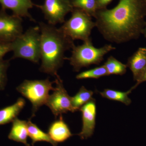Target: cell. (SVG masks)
<instances>
[{"instance_id": "cell-1", "label": "cell", "mask_w": 146, "mask_h": 146, "mask_svg": "<svg viewBox=\"0 0 146 146\" xmlns=\"http://www.w3.org/2000/svg\"><path fill=\"white\" fill-rule=\"evenodd\" d=\"M146 16V0H119L112 9L98 10L95 23L104 39L120 44L143 35Z\"/></svg>"}, {"instance_id": "cell-2", "label": "cell", "mask_w": 146, "mask_h": 146, "mask_svg": "<svg viewBox=\"0 0 146 146\" xmlns=\"http://www.w3.org/2000/svg\"><path fill=\"white\" fill-rule=\"evenodd\" d=\"M41 33V65L39 70L56 77L66 60L65 53L72 48L74 41L60 29L54 25L38 23Z\"/></svg>"}, {"instance_id": "cell-3", "label": "cell", "mask_w": 146, "mask_h": 146, "mask_svg": "<svg viewBox=\"0 0 146 146\" xmlns=\"http://www.w3.org/2000/svg\"><path fill=\"white\" fill-rule=\"evenodd\" d=\"M41 33L39 26L29 28L11 43V59L23 58L35 63L41 60Z\"/></svg>"}, {"instance_id": "cell-4", "label": "cell", "mask_w": 146, "mask_h": 146, "mask_svg": "<svg viewBox=\"0 0 146 146\" xmlns=\"http://www.w3.org/2000/svg\"><path fill=\"white\" fill-rule=\"evenodd\" d=\"M115 49L116 48L111 44H106L101 48H96L93 45L91 39L84 42L81 45H75L72 48L70 57L66 58V59L70 61L74 70L78 72L84 67L99 65L104 60L105 55Z\"/></svg>"}, {"instance_id": "cell-5", "label": "cell", "mask_w": 146, "mask_h": 146, "mask_svg": "<svg viewBox=\"0 0 146 146\" xmlns=\"http://www.w3.org/2000/svg\"><path fill=\"white\" fill-rule=\"evenodd\" d=\"M54 83V82L50 81L49 78L41 80H26L16 88V90L32 105L31 119L35 116L39 108L46 105L50 91L54 90L52 86Z\"/></svg>"}, {"instance_id": "cell-6", "label": "cell", "mask_w": 146, "mask_h": 146, "mask_svg": "<svg viewBox=\"0 0 146 146\" xmlns=\"http://www.w3.org/2000/svg\"><path fill=\"white\" fill-rule=\"evenodd\" d=\"M71 13L70 18L63 23L60 29L74 41L79 39L84 42L91 39V32L96 27L92 17L79 9L74 8Z\"/></svg>"}, {"instance_id": "cell-7", "label": "cell", "mask_w": 146, "mask_h": 146, "mask_svg": "<svg viewBox=\"0 0 146 146\" xmlns=\"http://www.w3.org/2000/svg\"><path fill=\"white\" fill-rule=\"evenodd\" d=\"M56 86L48 97L46 105L51 110L55 118L68 112H76L72 105L71 97L63 86V80L57 75L55 77Z\"/></svg>"}, {"instance_id": "cell-8", "label": "cell", "mask_w": 146, "mask_h": 146, "mask_svg": "<svg viewBox=\"0 0 146 146\" xmlns=\"http://www.w3.org/2000/svg\"><path fill=\"white\" fill-rule=\"evenodd\" d=\"M35 6L42 11L48 23L54 26L63 23L65 16L74 8L71 0H44L43 5Z\"/></svg>"}, {"instance_id": "cell-9", "label": "cell", "mask_w": 146, "mask_h": 146, "mask_svg": "<svg viewBox=\"0 0 146 146\" xmlns=\"http://www.w3.org/2000/svg\"><path fill=\"white\" fill-rule=\"evenodd\" d=\"M23 19L0 10V41L11 43L23 33Z\"/></svg>"}, {"instance_id": "cell-10", "label": "cell", "mask_w": 146, "mask_h": 146, "mask_svg": "<svg viewBox=\"0 0 146 146\" xmlns=\"http://www.w3.org/2000/svg\"><path fill=\"white\" fill-rule=\"evenodd\" d=\"M80 110L82 113V127L78 135L82 140L90 138L94 134L96 126V105L95 99L84 105Z\"/></svg>"}, {"instance_id": "cell-11", "label": "cell", "mask_w": 146, "mask_h": 146, "mask_svg": "<svg viewBox=\"0 0 146 146\" xmlns=\"http://www.w3.org/2000/svg\"><path fill=\"white\" fill-rule=\"evenodd\" d=\"M0 4L2 9H10L12 11L13 15L36 22L29 12V10L35 5L32 0H0Z\"/></svg>"}, {"instance_id": "cell-12", "label": "cell", "mask_w": 146, "mask_h": 146, "mask_svg": "<svg viewBox=\"0 0 146 146\" xmlns=\"http://www.w3.org/2000/svg\"><path fill=\"white\" fill-rule=\"evenodd\" d=\"M127 65L132 72L133 80L137 81L146 68V48H139L128 58Z\"/></svg>"}, {"instance_id": "cell-13", "label": "cell", "mask_w": 146, "mask_h": 146, "mask_svg": "<svg viewBox=\"0 0 146 146\" xmlns=\"http://www.w3.org/2000/svg\"><path fill=\"white\" fill-rule=\"evenodd\" d=\"M48 134L53 141L57 144L65 142L73 135L63 120L62 115H60L59 119L56 120L50 125Z\"/></svg>"}, {"instance_id": "cell-14", "label": "cell", "mask_w": 146, "mask_h": 146, "mask_svg": "<svg viewBox=\"0 0 146 146\" xmlns=\"http://www.w3.org/2000/svg\"><path fill=\"white\" fill-rule=\"evenodd\" d=\"M12 126L8 137L9 139L30 146L28 143V135L27 121L16 118L12 122Z\"/></svg>"}, {"instance_id": "cell-15", "label": "cell", "mask_w": 146, "mask_h": 146, "mask_svg": "<svg viewBox=\"0 0 146 146\" xmlns=\"http://www.w3.org/2000/svg\"><path fill=\"white\" fill-rule=\"evenodd\" d=\"M25 104V100L19 98L13 104L0 110V125L12 122L17 118Z\"/></svg>"}, {"instance_id": "cell-16", "label": "cell", "mask_w": 146, "mask_h": 146, "mask_svg": "<svg viewBox=\"0 0 146 146\" xmlns=\"http://www.w3.org/2000/svg\"><path fill=\"white\" fill-rule=\"evenodd\" d=\"M28 135L31 140V145L38 142H46L50 143L52 146H57L58 144L53 141L48 133L43 131L35 124L32 122L30 119L27 121Z\"/></svg>"}, {"instance_id": "cell-17", "label": "cell", "mask_w": 146, "mask_h": 146, "mask_svg": "<svg viewBox=\"0 0 146 146\" xmlns=\"http://www.w3.org/2000/svg\"><path fill=\"white\" fill-rule=\"evenodd\" d=\"M133 89L132 87L126 92H122L112 89H105L102 92H100V94L103 98L121 102L126 106H128L131 102V100L129 98L128 95Z\"/></svg>"}, {"instance_id": "cell-18", "label": "cell", "mask_w": 146, "mask_h": 146, "mask_svg": "<svg viewBox=\"0 0 146 146\" xmlns=\"http://www.w3.org/2000/svg\"><path fill=\"white\" fill-rule=\"evenodd\" d=\"M93 91L82 86L78 92L74 97H71L72 105L75 111L80 110L82 106L93 99Z\"/></svg>"}, {"instance_id": "cell-19", "label": "cell", "mask_w": 146, "mask_h": 146, "mask_svg": "<svg viewBox=\"0 0 146 146\" xmlns=\"http://www.w3.org/2000/svg\"><path fill=\"white\" fill-rule=\"evenodd\" d=\"M104 65L107 70L108 75H123L126 72L127 68V65L123 64L112 56L108 58Z\"/></svg>"}, {"instance_id": "cell-20", "label": "cell", "mask_w": 146, "mask_h": 146, "mask_svg": "<svg viewBox=\"0 0 146 146\" xmlns=\"http://www.w3.org/2000/svg\"><path fill=\"white\" fill-rule=\"evenodd\" d=\"M71 2L74 8L81 9L95 18L98 11L97 0H71Z\"/></svg>"}, {"instance_id": "cell-21", "label": "cell", "mask_w": 146, "mask_h": 146, "mask_svg": "<svg viewBox=\"0 0 146 146\" xmlns=\"http://www.w3.org/2000/svg\"><path fill=\"white\" fill-rule=\"evenodd\" d=\"M107 76H108V73L106 68L103 65L80 73L76 76V78L78 80L98 79L102 77Z\"/></svg>"}, {"instance_id": "cell-22", "label": "cell", "mask_w": 146, "mask_h": 146, "mask_svg": "<svg viewBox=\"0 0 146 146\" xmlns=\"http://www.w3.org/2000/svg\"><path fill=\"white\" fill-rule=\"evenodd\" d=\"M9 65V60H0V91L5 89L7 81V71Z\"/></svg>"}, {"instance_id": "cell-23", "label": "cell", "mask_w": 146, "mask_h": 146, "mask_svg": "<svg viewBox=\"0 0 146 146\" xmlns=\"http://www.w3.org/2000/svg\"><path fill=\"white\" fill-rule=\"evenodd\" d=\"M10 51H11V43L0 41V60H2L4 56Z\"/></svg>"}, {"instance_id": "cell-24", "label": "cell", "mask_w": 146, "mask_h": 146, "mask_svg": "<svg viewBox=\"0 0 146 146\" xmlns=\"http://www.w3.org/2000/svg\"><path fill=\"white\" fill-rule=\"evenodd\" d=\"M113 0H97L98 10L105 9Z\"/></svg>"}, {"instance_id": "cell-25", "label": "cell", "mask_w": 146, "mask_h": 146, "mask_svg": "<svg viewBox=\"0 0 146 146\" xmlns=\"http://www.w3.org/2000/svg\"><path fill=\"white\" fill-rule=\"evenodd\" d=\"M145 81H146V68L140 78L138 79V80L136 81V84L133 86V89H135L140 84Z\"/></svg>"}, {"instance_id": "cell-26", "label": "cell", "mask_w": 146, "mask_h": 146, "mask_svg": "<svg viewBox=\"0 0 146 146\" xmlns=\"http://www.w3.org/2000/svg\"><path fill=\"white\" fill-rule=\"evenodd\" d=\"M143 35L145 37H146V24L145 28L144 29L143 31Z\"/></svg>"}]
</instances>
